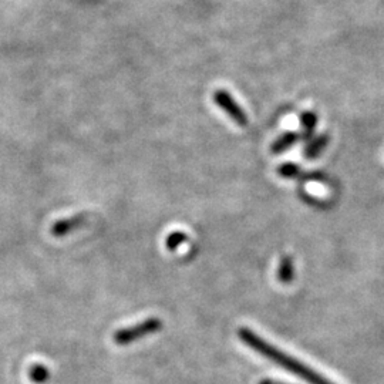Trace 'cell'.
<instances>
[{"label": "cell", "instance_id": "9", "mask_svg": "<svg viewBox=\"0 0 384 384\" xmlns=\"http://www.w3.org/2000/svg\"><path fill=\"white\" fill-rule=\"evenodd\" d=\"M278 174H279L282 178L293 180V178H300L302 169H300V167H299L298 164L285 163V164L279 165V168H278Z\"/></svg>", "mask_w": 384, "mask_h": 384}, {"label": "cell", "instance_id": "11", "mask_svg": "<svg viewBox=\"0 0 384 384\" xmlns=\"http://www.w3.org/2000/svg\"><path fill=\"white\" fill-rule=\"evenodd\" d=\"M187 234L181 232V230H176V232H172L165 239V246L168 251H176L178 246H181L185 241H187Z\"/></svg>", "mask_w": 384, "mask_h": 384}, {"label": "cell", "instance_id": "1", "mask_svg": "<svg viewBox=\"0 0 384 384\" xmlns=\"http://www.w3.org/2000/svg\"><path fill=\"white\" fill-rule=\"evenodd\" d=\"M238 335H239V339L248 346V348H251L254 352L259 353L261 356L266 357L267 360L274 361L275 364H278L279 368L285 369L286 372H289V373L300 377L306 383H309V384H333L332 381H329L328 379H324L322 374L315 372L312 368L306 366V364H303L298 359L289 356L287 353H283L282 350H279L276 348V346L263 340L254 331L242 328V329H239Z\"/></svg>", "mask_w": 384, "mask_h": 384}, {"label": "cell", "instance_id": "4", "mask_svg": "<svg viewBox=\"0 0 384 384\" xmlns=\"http://www.w3.org/2000/svg\"><path fill=\"white\" fill-rule=\"evenodd\" d=\"M86 224H87V215L86 214L74 215V217L64 218V219L54 222L53 226L50 228V232L54 238H63V237L71 234L73 230L84 226Z\"/></svg>", "mask_w": 384, "mask_h": 384}, {"label": "cell", "instance_id": "10", "mask_svg": "<svg viewBox=\"0 0 384 384\" xmlns=\"http://www.w3.org/2000/svg\"><path fill=\"white\" fill-rule=\"evenodd\" d=\"M29 377L33 383L43 384L49 380L50 373H49V369L42 366V364H34V366H32L29 370Z\"/></svg>", "mask_w": 384, "mask_h": 384}, {"label": "cell", "instance_id": "7", "mask_svg": "<svg viewBox=\"0 0 384 384\" xmlns=\"http://www.w3.org/2000/svg\"><path fill=\"white\" fill-rule=\"evenodd\" d=\"M295 278V265L291 256H283L278 267V279L280 283H291Z\"/></svg>", "mask_w": 384, "mask_h": 384}, {"label": "cell", "instance_id": "8", "mask_svg": "<svg viewBox=\"0 0 384 384\" xmlns=\"http://www.w3.org/2000/svg\"><path fill=\"white\" fill-rule=\"evenodd\" d=\"M317 124V117H316V114L312 112V111H307V112H303L302 114V117H300V125H302V137L304 140H311L312 136H313V131H315V127Z\"/></svg>", "mask_w": 384, "mask_h": 384}, {"label": "cell", "instance_id": "5", "mask_svg": "<svg viewBox=\"0 0 384 384\" xmlns=\"http://www.w3.org/2000/svg\"><path fill=\"white\" fill-rule=\"evenodd\" d=\"M300 139H302L300 134H298L295 131L285 132V134H282L279 139H276L274 141V144L271 147V151H272V154H276V156H279V154H282L286 149H289L291 147H293Z\"/></svg>", "mask_w": 384, "mask_h": 384}, {"label": "cell", "instance_id": "3", "mask_svg": "<svg viewBox=\"0 0 384 384\" xmlns=\"http://www.w3.org/2000/svg\"><path fill=\"white\" fill-rule=\"evenodd\" d=\"M214 101L238 125L245 127L248 124V117L245 111L241 108V106L237 104V101L232 99V95L229 93L219 90L214 94Z\"/></svg>", "mask_w": 384, "mask_h": 384}, {"label": "cell", "instance_id": "6", "mask_svg": "<svg viewBox=\"0 0 384 384\" xmlns=\"http://www.w3.org/2000/svg\"><path fill=\"white\" fill-rule=\"evenodd\" d=\"M328 143H329L328 136H319L316 139H311L303 149L304 158H307V160L317 158L322 154V151L326 148V145H328Z\"/></svg>", "mask_w": 384, "mask_h": 384}, {"label": "cell", "instance_id": "2", "mask_svg": "<svg viewBox=\"0 0 384 384\" xmlns=\"http://www.w3.org/2000/svg\"><path fill=\"white\" fill-rule=\"evenodd\" d=\"M161 329H163V322L157 317H149L139 324L131 326V328H124L117 331L114 333L112 339L119 346H125L132 341H137L143 337H147Z\"/></svg>", "mask_w": 384, "mask_h": 384}]
</instances>
